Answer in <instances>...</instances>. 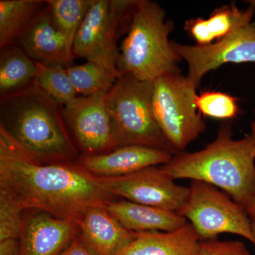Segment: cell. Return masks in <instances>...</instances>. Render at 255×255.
<instances>
[{"instance_id": "4dcf8cb0", "label": "cell", "mask_w": 255, "mask_h": 255, "mask_svg": "<svg viewBox=\"0 0 255 255\" xmlns=\"http://www.w3.org/2000/svg\"><path fill=\"white\" fill-rule=\"evenodd\" d=\"M247 2L250 4V6H253L255 9V0H248V1H247Z\"/></svg>"}, {"instance_id": "2e32d148", "label": "cell", "mask_w": 255, "mask_h": 255, "mask_svg": "<svg viewBox=\"0 0 255 255\" xmlns=\"http://www.w3.org/2000/svg\"><path fill=\"white\" fill-rule=\"evenodd\" d=\"M105 207L124 228L133 232H172L188 223L185 218L176 211L124 199L110 201Z\"/></svg>"}, {"instance_id": "ffe728a7", "label": "cell", "mask_w": 255, "mask_h": 255, "mask_svg": "<svg viewBox=\"0 0 255 255\" xmlns=\"http://www.w3.org/2000/svg\"><path fill=\"white\" fill-rule=\"evenodd\" d=\"M44 5L42 0H0V48L16 44Z\"/></svg>"}, {"instance_id": "7c38bea8", "label": "cell", "mask_w": 255, "mask_h": 255, "mask_svg": "<svg viewBox=\"0 0 255 255\" xmlns=\"http://www.w3.org/2000/svg\"><path fill=\"white\" fill-rule=\"evenodd\" d=\"M79 233L74 221L39 210H26L18 239L20 255H63Z\"/></svg>"}, {"instance_id": "f546056e", "label": "cell", "mask_w": 255, "mask_h": 255, "mask_svg": "<svg viewBox=\"0 0 255 255\" xmlns=\"http://www.w3.org/2000/svg\"><path fill=\"white\" fill-rule=\"evenodd\" d=\"M251 137H253V141H254L255 143V118L254 121L252 122L251 124Z\"/></svg>"}, {"instance_id": "d4e9b609", "label": "cell", "mask_w": 255, "mask_h": 255, "mask_svg": "<svg viewBox=\"0 0 255 255\" xmlns=\"http://www.w3.org/2000/svg\"><path fill=\"white\" fill-rule=\"evenodd\" d=\"M23 212L21 206L0 192V241L18 239Z\"/></svg>"}, {"instance_id": "4fadbf2b", "label": "cell", "mask_w": 255, "mask_h": 255, "mask_svg": "<svg viewBox=\"0 0 255 255\" xmlns=\"http://www.w3.org/2000/svg\"><path fill=\"white\" fill-rule=\"evenodd\" d=\"M174 154L167 150L142 145H127L95 156H80L77 163L95 177H120L147 167L164 165Z\"/></svg>"}, {"instance_id": "5b68a950", "label": "cell", "mask_w": 255, "mask_h": 255, "mask_svg": "<svg viewBox=\"0 0 255 255\" xmlns=\"http://www.w3.org/2000/svg\"><path fill=\"white\" fill-rule=\"evenodd\" d=\"M153 82L124 74L107 93V107L118 147L142 145L178 153L159 128L152 110Z\"/></svg>"}, {"instance_id": "f1b7e54d", "label": "cell", "mask_w": 255, "mask_h": 255, "mask_svg": "<svg viewBox=\"0 0 255 255\" xmlns=\"http://www.w3.org/2000/svg\"><path fill=\"white\" fill-rule=\"evenodd\" d=\"M247 214L249 216L251 220L252 227H253V233L255 236V191L253 196H251V199L248 201V204L245 208Z\"/></svg>"}, {"instance_id": "4316f807", "label": "cell", "mask_w": 255, "mask_h": 255, "mask_svg": "<svg viewBox=\"0 0 255 255\" xmlns=\"http://www.w3.org/2000/svg\"><path fill=\"white\" fill-rule=\"evenodd\" d=\"M63 255H96L89 250L79 238V236L73 240Z\"/></svg>"}, {"instance_id": "5bb4252c", "label": "cell", "mask_w": 255, "mask_h": 255, "mask_svg": "<svg viewBox=\"0 0 255 255\" xmlns=\"http://www.w3.org/2000/svg\"><path fill=\"white\" fill-rule=\"evenodd\" d=\"M45 4L18 38V45L36 63L68 68L73 60L69 56L65 37L57 28Z\"/></svg>"}, {"instance_id": "8fae6325", "label": "cell", "mask_w": 255, "mask_h": 255, "mask_svg": "<svg viewBox=\"0 0 255 255\" xmlns=\"http://www.w3.org/2000/svg\"><path fill=\"white\" fill-rule=\"evenodd\" d=\"M172 45L187 62V78L198 87L206 73L223 64L255 63V23L241 26L208 46H189L176 42Z\"/></svg>"}, {"instance_id": "9c48e42d", "label": "cell", "mask_w": 255, "mask_h": 255, "mask_svg": "<svg viewBox=\"0 0 255 255\" xmlns=\"http://www.w3.org/2000/svg\"><path fill=\"white\" fill-rule=\"evenodd\" d=\"M95 177L114 197L176 212L189 194V188L177 184L173 178L157 166L120 177Z\"/></svg>"}, {"instance_id": "ac0fdd59", "label": "cell", "mask_w": 255, "mask_h": 255, "mask_svg": "<svg viewBox=\"0 0 255 255\" xmlns=\"http://www.w3.org/2000/svg\"><path fill=\"white\" fill-rule=\"evenodd\" d=\"M255 9L250 6L241 10L234 2L215 9L209 18H190L185 21L184 31L197 43V46L212 44L231 34L241 26L251 23Z\"/></svg>"}, {"instance_id": "8992f818", "label": "cell", "mask_w": 255, "mask_h": 255, "mask_svg": "<svg viewBox=\"0 0 255 255\" xmlns=\"http://www.w3.org/2000/svg\"><path fill=\"white\" fill-rule=\"evenodd\" d=\"M137 0H93L79 28L73 55L98 64L118 78L119 40L127 33Z\"/></svg>"}, {"instance_id": "d6986e66", "label": "cell", "mask_w": 255, "mask_h": 255, "mask_svg": "<svg viewBox=\"0 0 255 255\" xmlns=\"http://www.w3.org/2000/svg\"><path fill=\"white\" fill-rule=\"evenodd\" d=\"M36 62L18 45L0 52V96L11 95L26 88L36 78Z\"/></svg>"}, {"instance_id": "7a4b0ae2", "label": "cell", "mask_w": 255, "mask_h": 255, "mask_svg": "<svg viewBox=\"0 0 255 255\" xmlns=\"http://www.w3.org/2000/svg\"><path fill=\"white\" fill-rule=\"evenodd\" d=\"M63 107L35 82L0 98V127L28 156L41 163H71L80 157L65 123Z\"/></svg>"}, {"instance_id": "e0dca14e", "label": "cell", "mask_w": 255, "mask_h": 255, "mask_svg": "<svg viewBox=\"0 0 255 255\" xmlns=\"http://www.w3.org/2000/svg\"><path fill=\"white\" fill-rule=\"evenodd\" d=\"M200 242L188 222L172 232L137 233L117 255H198Z\"/></svg>"}, {"instance_id": "603a6c76", "label": "cell", "mask_w": 255, "mask_h": 255, "mask_svg": "<svg viewBox=\"0 0 255 255\" xmlns=\"http://www.w3.org/2000/svg\"><path fill=\"white\" fill-rule=\"evenodd\" d=\"M36 65L35 83L52 100L63 107L78 97L67 68L39 63H36Z\"/></svg>"}, {"instance_id": "277c9868", "label": "cell", "mask_w": 255, "mask_h": 255, "mask_svg": "<svg viewBox=\"0 0 255 255\" xmlns=\"http://www.w3.org/2000/svg\"><path fill=\"white\" fill-rule=\"evenodd\" d=\"M173 26L157 3L137 0L127 36L119 48V71L151 82L166 74L181 73L182 58L169 40Z\"/></svg>"}, {"instance_id": "9a60e30c", "label": "cell", "mask_w": 255, "mask_h": 255, "mask_svg": "<svg viewBox=\"0 0 255 255\" xmlns=\"http://www.w3.org/2000/svg\"><path fill=\"white\" fill-rule=\"evenodd\" d=\"M78 226L80 241L96 255H117L137 234L124 228L105 205L89 210Z\"/></svg>"}, {"instance_id": "44dd1931", "label": "cell", "mask_w": 255, "mask_h": 255, "mask_svg": "<svg viewBox=\"0 0 255 255\" xmlns=\"http://www.w3.org/2000/svg\"><path fill=\"white\" fill-rule=\"evenodd\" d=\"M93 0H47L53 22L66 41L69 56L74 59L75 36Z\"/></svg>"}, {"instance_id": "484cf974", "label": "cell", "mask_w": 255, "mask_h": 255, "mask_svg": "<svg viewBox=\"0 0 255 255\" xmlns=\"http://www.w3.org/2000/svg\"><path fill=\"white\" fill-rule=\"evenodd\" d=\"M198 255H252L244 243L220 241L216 238L201 241Z\"/></svg>"}, {"instance_id": "cb8c5ba5", "label": "cell", "mask_w": 255, "mask_h": 255, "mask_svg": "<svg viewBox=\"0 0 255 255\" xmlns=\"http://www.w3.org/2000/svg\"><path fill=\"white\" fill-rule=\"evenodd\" d=\"M196 105L203 115L218 119L234 118L239 112L238 99L221 92H205L196 97Z\"/></svg>"}, {"instance_id": "83f0119b", "label": "cell", "mask_w": 255, "mask_h": 255, "mask_svg": "<svg viewBox=\"0 0 255 255\" xmlns=\"http://www.w3.org/2000/svg\"><path fill=\"white\" fill-rule=\"evenodd\" d=\"M0 255H20L18 239H6L0 241Z\"/></svg>"}, {"instance_id": "3957f363", "label": "cell", "mask_w": 255, "mask_h": 255, "mask_svg": "<svg viewBox=\"0 0 255 255\" xmlns=\"http://www.w3.org/2000/svg\"><path fill=\"white\" fill-rule=\"evenodd\" d=\"M175 179L201 181L221 188L243 208L255 191V150L251 135L233 138L229 126L220 129L205 148L178 152L160 166Z\"/></svg>"}, {"instance_id": "52a82bcc", "label": "cell", "mask_w": 255, "mask_h": 255, "mask_svg": "<svg viewBox=\"0 0 255 255\" xmlns=\"http://www.w3.org/2000/svg\"><path fill=\"white\" fill-rule=\"evenodd\" d=\"M196 89L181 73L166 74L153 82L154 115L164 137L178 152L206 130V124L197 112Z\"/></svg>"}, {"instance_id": "6da1fadb", "label": "cell", "mask_w": 255, "mask_h": 255, "mask_svg": "<svg viewBox=\"0 0 255 255\" xmlns=\"http://www.w3.org/2000/svg\"><path fill=\"white\" fill-rule=\"evenodd\" d=\"M0 192L23 210H39L76 223L115 197L76 162L45 164L28 156L0 127Z\"/></svg>"}, {"instance_id": "30bf717a", "label": "cell", "mask_w": 255, "mask_h": 255, "mask_svg": "<svg viewBox=\"0 0 255 255\" xmlns=\"http://www.w3.org/2000/svg\"><path fill=\"white\" fill-rule=\"evenodd\" d=\"M107 96H78L63 107L65 123L81 156L103 155L118 147L107 110Z\"/></svg>"}, {"instance_id": "7402d4cb", "label": "cell", "mask_w": 255, "mask_h": 255, "mask_svg": "<svg viewBox=\"0 0 255 255\" xmlns=\"http://www.w3.org/2000/svg\"><path fill=\"white\" fill-rule=\"evenodd\" d=\"M67 71L75 90L84 97L108 93L118 79L110 70L92 62L69 66Z\"/></svg>"}, {"instance_id": "ba28073f", "label": "cell", "mask_w": 255, "mask_h": 255, "mask_svg": "<svg viewBox=\"0 0 255 255\" xmlns=\"http://www.w3.org/2000/svg\"><path fill=\"white\" fill-rule=\"evenodd\" d=\"M177 213L189 221L201 241L231 233L246 238L255 248V236L246 209L214 186L192 181L187 200Z\"/></svg>"}]
</instances>
